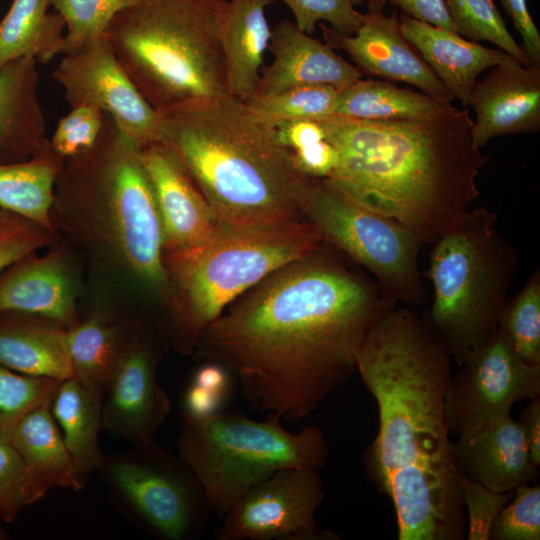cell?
<instances>
[{"mask_svg":"<svg viewBox=\"0 0 540 540\" xmlns=\"http://www.w3.org/2000/svg\"><path fill=\"white\" fill-rule=\"evenodd\" d=\"M350 258L323 242L244 292L194 352L234 375L256 411L299 421L357 369L372 327L396 306Z\"/></svg>","mask_w":540,"mask_h":540,"instance_id":"1","label":"cell"},{"mask_svg":"<svg viewBox=\"0 0 540 540\" xmlns=\"http://www.w3.org/2000/svg\"><path fill=\"white\" fill-rule=\"evenodd\" d=\"M451 357L405 306L369 331L357 369L374 397L378 433L364 454L394 505L400 540H464L467 518L445 414Z\"/></svg>","mask_w":540,"mask_h":540,"instance_id":"2","label":"cell"},{"mask_svg":"<svg viewBox=\"0 0 540 540\" xmlns=\"http://www.w3.org/2000/svg\"><path fill=\"white\" fill-rule=\"evenodd\" d=\"M338 152L327 180L369 209L433 244L461 223L479 196L488 161L467 108L429 120H319Z\"/></svg>","mask_w":540,"mask_h":540,"instance_id":"3","label":"cell"},{"mask_svg":"<svg viewBox=\"0 0 540 540\" xmlns=\"http://www.w3.org/2000/svg\"><path fill=\"white\" fill-rule=\"evenodd\" d=\"M212 208L233 225L304 220L311 178L297 168L275 126L228 96L163 115L159 140Z\"/></svg>","mask_w":540,"mask_h":540,"instance_id":"4","label":"cell"},{"mask_svg":"<svg viewBox=\"0 0 540 540\" xmlns=\"http://www.w3.org/2000/svg\"><path fill=\"white\" fill-rule=\"evenodd\" d=\"M140 150L106 114L94 146L65 159L51 217L54 227L61 222L125 274L166 294L163 228Z\"/></svg>","mask_w":540,"mask_h":540,"instance_id":"5","label":"cell"},{"mask_svg":"<svg viewBox=\"0 0 540 540\" xmlns=\"http://www.w3.org/2000/svg\"><path fill=\"white\" fill-rule=\"evenodd\" d=\"M229 0H134L105 30L116 58L160 114L231 96L221 45Z\"/></svg>","mask_w":540,"mask_h":540,"instance_id":"6","label":"cell"},{"mask_svg":"<svg viewBox=\"0 0 540 540\" xmlns=\"http://www.w3.org/2000/svg\"><path fill=\"white\" fill-rule=\"evenodd\" d=\"M322 243L319 232L305 220L257 225L218 222L201 246L164 255L171 344L183 354L194 352L204 331L230 303Z\"/></svg>","mask_w":540,"mask_h":540,"instance_id":"7","label":"cell"},{"mask_svg":"<svg viewBox=\"0 0 540 540\" xmlns=\"http://www.w3.org/2000/svg\"><path fill=\"white\" fill-rule=\"evenodd\" d=\"M518 266L497 215L471 208L452 232L433 243L425 276L433 301L422 319L431 336L462 366L497 334Z\"/></svg>","mask_w":540,"mask_h":540,"instance_id":"8","label":"cell"},{"mask_svg":"<svg viewBox=\"0 0 540 540\" xmlns=\"http://www.w3.org/2000/svg\"><path fill=\"white\" fill-rule=\"evenodd\" d=\"M282 418L265 420L241 412L183 413L178 456L199 480L209 509L222 517L251 486L290 467L321 469L328 458L327 440L316 427L297 433Z\"/></svg>","mask_w":540,"mask_h":540,"instance_id":"9","label":"cell"},{"mask_svg":"<svg viewBox=\"0 0 540 540\" xmlns=\"http://www.w3.org/2000/svg\"><path fill=\"white\" fill-rule=\"evenodd\" d=\"M302 213L323 242L373 275L389 301L421 305L427 300L418 268L427 243L412 230L369 209L327 179L311 178Z\"/></svg>","mask_w":540,"mask_h":540,"instance_id":"10","label":"cell"},{"mask_svg":"<svg viewBox=\"0 0 540 540\" xmlns=\"http://www.w3.org/2000/svg\"><path fill=\"white\" fill-rule=\"evenodd\" d=\"M104 455L99 468L114 507L164 540L199 537L210 512L203 488L179 456L154 442Z\"/></svg>","mask_w":540,"mask_h":540,"instance_id":"11","label":"cell"},{"mask_svg":"<svg viewBox=\"0 0 540 540\" xmlns=\"http://www.w3.org/2000/svg\"><path fill=\"white\" fill-rule=\"evenodd\" d=\"M319 469L276 471L246 490L222 516L218 540L339 539L320 530L315 514L324 499Z\"/></svg>","mask_w":540,"mask_h":540,"instance_id":"12","label":"cell"},{"mask_svg":"<svg viewBox=\"0 0 540 540\" xmlns=\"http://www.w3.org/2000/svg\"><path fill=\"white\" fill-rule=\"evenodd\" d=\"M446 386L444 407L450 434L466 437L510 415L519 401L540 395V367L526 364L499 330Z\"/></svg>","mask_w":540,"mask_h":540,"instance_id":"13","label":"cell"},{"mask_svg":"<svg viewBox=\"0 0 540 540\" xmlns=\"http://www.w3.org/2000/svg\"><path fill=\"white\" fill-rule=\"evenodd\" d=\"M52 76L71 108L89 105L103 110L140 149L158 142L163 115L137 89L105 35L63 54Z\"/></svg>","mask_w":540,"mask_h":540,"instance_id":"14","label":"cell"},{"mask_svg":"<svg viewBox=\"0 0 540 540\" xmlns=\"http://www.w3.org/2000/svg\"><path fill=\"white\" fill-rule=\"evenodd\" d=\"M155 340L140 326L133 334L107 384L102 428L132 445L154 442L170 413V399L161 387Z\"/></svg>","mask_w":540,"mask_h":540,"instance_id":"15","label":"cell"},{"mask_svg":"<svg viewBox=\"0 0 540 540\" xmlns=\"http://www.w3.org/2000/svg\"><path fill=\"white\" fill-rule=\"evenodd\" d=\"M325 43L347 52L361 73L418 87L440 101L455 100L418 51L405 38L398 13H365L353 35L342 34L320 23Z\"/></svg>","mask_w":540,"mask_h":540,"instance_id":"16","label":"cell"},{"mask_svg":"<svg viewBox=\"0 0 540 540\" xmlns=\"http://www.w3.org/2000/svg\"><path fill=\"white\" fill-rule=\"evenodd\" d=\"M468 105L475 111L472 137L478 148L492 138L533 134L540 129V67L512 56L477 81Z\"/></svg>","mask_w":540,"mask_h":540,"instance_id":"17","label":"cell"},{"mask_svg":"<svg viewBox=\"0 0 540 540\" xmlns=\"http://www.w3.org/2000/svg\"><path fill=\"white\" fill-rule=\"evenodd\" d=\"M157 202L163 256L195 249L214 233L218 220L194 182L160 142L140 150Z\"/></svg>","mask_w":540,"mask_h":540,"instance_id":"18","label":"cell"},{"mask_svg":"<svg viewBox=\"0 0 540 540\" xmlns=\"http://www.w3.org/2000/svg\"><path fill=\"white\" fill-rule=\"evenodd\" d=\"M268 50L273 62L261 69L255 96L305 85L341 89L363 76L331 46L301 31L289 20H282L272 28Z\"/></svg>","mask_w":540,"mask_h":540,"instance_id":"19","label":"cell"},{"mask_svg":"<svg viewBox=\"0 0 540 540\" xmlns=\"http://www.w3.org/2000/svg\"><path fill=\"white\" fill-rule=\"evenodd\" d=\"M453 455L460 474L499 493L515 490L539 475L522 426L511 415L457 438Z\"/></svg>","mask_w":540,"mask_h":540,"instance_id":"20","label":"cell"},{"mask_svg":"<svg viewBox=\"0 0 540 540\" xmlns=\"http://www.w3.org/2000/svg\"><path fill=\"white\" fill-rule=\"evenodd\" d=\"M52 320L66 329L78 323L73 279L60 251L31 252L0 273V312Z\"/></svg>","mask_w":540,"mask_h":540,"instance_id":"21","label":"cell"},{"mask_svg":"<svg viewBox=\"0 0 540 540\" xmlns=\"http://www.w3.org/2000/svg\"><path fill=\"white\" fill-rule=\"evenodd\" d=\"M398 18L405 38L464 107L478 76L510 56L501 49L485 47L405 13L400 12Z\"/></svg>","mask_w":540,"mask_h":540,"instance_id":"22","label":"cell"},{"mask_svg":"<svg viewBox=\"0 0 540 540\" xmlns=\"http://www.w3.org/2000/svg\"><path fill=\"white\" fill-rule=\"evenodd\" d=\"M45 128L37 61L8 63L0 70V163L32 157L46 139Z\"/></svg>","mask_w":540,"mask_h":540,"instance_id":"23","label":"cell"},{"mask_svg":"<svg viewBox=\"0 0 540 540\" xmlns=\"http://www.w3.org/2000/svg\"><path fill=\"white\" fill-rule=\"evenodd\" d=\"M66 328L36 315L0 312V364L38 377H74Z\"/></svg>","mask_w":540,"mask_h":540,"instance_id":"24","label":"cell"},{"mask_svg":"<svg viewBox=\"0 0 540 540\" xmlns=\"http://www.w3.org/2000/svg\"><path fill=\"white\" fill-rule=\"evenodd\" d=\"M274 0H229L221 33L228 90L243 102L255 96L271 31L266 8Z\"/></svg>","mask_w":540,"mask_h":540,"instance_id":"25","label":"cell"},{"mask_svg":"<svg viewBox=\"0 0 540 540\" xmlns=\"http://www.w3.org/2000/svg\"><path fill=\"white\" fill-rule=\"evenodd\" d=\"M109 313L96 310L66 330V342L74 378L102 402L111 375L137 330Z\"/></svg>","mask_w":540,"mask_h":540,"instance_id":"26","label":"cell"},{"mask_svg":"<svg viewBox=\"0 0 540 540\" xmlns=\"http://www.w3.org/2000/svg\"><path fill=\"white\" fill-rule=\"evenodd\" d=\"M101 401L74 377L62 380L51 399V412L70 454L77 491L99 470L104 453L99 446Z\"/></svg>","mask_w":540,"mask_h":540,"instance_id":"27","label":"cell"},{"mask_svg":"<svg viewBox=\"0 0 540 540\" xmlns=\"http://www.w3.org/2000/svg\"><path fill=\"white\" fill-rule=\"evenodd\" d=\"M64 161L46 138L29 159L0 163V208L57 234L51 212L56 179Z\"/></svg>","mask_w":540,"mask_h":540,"instance_id":"28","label":"cell"},{"mask_svg":"<svg viewBox=\"0 0 540 540\" xmlns=\"http://www.w3.org/2000/svg\"><path fill=\"white\" fill-rule=\"evenodd\" d=\"M452 103L379 80H357L338 89L336 114L363 120H429L453 111Z\"/></svg>","mask_w":540,"mask_h":540,"instance_id":"29","label":"cell"},{"mask_svg":"<svg viewBox=\"0 0 540 540\" xmlns=\"http://www.w3.org/2000/svg\"><path fill=\"white\" fill-rule=\"evenodd\" d=\"M50 404L39 406L20 420L9 440L46 493L54 488L77 491L73 463Z\"/></svg>","mask_w":540,"mask_h":540,"instance_id":"30","label":"cell"},{"mask_svg":"<svg viewBox=\"0 0 540 540\" xmlns=\"http://www.w3.org/2000/svg\"><path fill=\"white\" fill-rule=\"evenodd\" d=\"M52 2L13 0L0 22V70L19 58L46 63L62 54L65 22L57 12H48Z\"/></svg>","mask_w":540,"mask_h":540,"instance_id":"31","label":"cell"},{"mask_svg":"<svg viewBox=\"0 0 540 540\" xmlns=\"http://www.w3.org/2000/svg\"><path fill=\"white\" fill-rule=\"evenodd\" d=\"M338 89L329 85H305L244 102L261 120L277 126L295 120H321L336 114Z\"/></svg>","mask_w":540,"mask_h":540,"instance_id":"32","label":"cell"},{"mask_svg":"<svg viewBox=\"0 0 540 540\" xmlns=\"http://www.w3.org/2000/svg\"><path fill=\"white\" fill-rule=\"evenodd\" d=\"M516 354L532 367H540V272L536 269L521 290L508 299L499 329Z\"/></svg>","mask_w":540,"mask_h":540,"instance_id":"33","label":"cell"},{"mask_svg":"<svg viewBox=\"0 0 540 540\" xmlns=\"http://www.w3.org/2000/svg\"><path fill=\"white\" fill-rule=\"evenodd\" d=\"M445 4L459 35L475 42L489 41L522 65H532L493 0H446Z\"/></svg>","mask_w":540,"mask_h":540,"instance_id":"34","label":"cell"},{"mask_svg":"<svg viewBox=\"0 0 540 540\" xmlns=\"http://www.w3.org/2000/svg\"><path fill=\"white\" fill-rule=\"evenodd\" d=\"M61 381L23 374L0 364V437L9 439L20 420L50 402Z\"/></svg>","mask_w":540,"mask_h":540,"instance_id":"35","label":"cell"},{"mask_svg":"<svg viewBox=\"0 0 540 540\" xmlns=\"http://www.w3.org/2000/svg\"><path fill=\"white\" fill-rule=\"evenodd\" d=\"M134 0H53L52 6L65 22L62 54L104 36L113 17Z\"/></svg>","mask_w":540,"mask_h":540,"instance_id":"36","label":"cell"},{"mask_svg":"<svg viewBox=\"0 0 540 540\" xmlns=\"http://www.w3.org/2000/svg\"><path fill=\"white\" fill-rule=\"evenodd\" d=\"M540 539V486L522 484L499 511L490 528L489 540Z\"/></svg>","mask_w":540,"mask_h":540,"instance_id":"37","label":"cell"},{"mask_svg":"<svg viewBox=\"0 0 540 540\" xmlns=\"http://www.w3.org/2000/svg\"><path fill=\"white\" fill-rule=\"evenodd\" d=\"M45 494L10 440L0 437V498L14 516Z\"/></svg>","mask_w":540,"mask_h":540,"instance_id":"38","label":"cell"},{"mask_svg":"<svg viewBox=\"0 0 540 540\" xmlns=\"http://www.w3.org/2000/svg\"><path fill=\"white\" fill-rule=\"evenodd\" d=\"M106 113L94 106L81 105L71 108L63 116L49 139L53 149L64 159L91 149L96 143Z\"/></svg>","mask_w":540,"mask_h":540,"instance_id":"39","label":"cell"},{"mask_svg":"<svg viewBox=\"0 0 540 540\" xmlns=\"http://www.w3.org/2000/svg\"><path fill=\"white\" fill-rule=\"evenodd\" d=\"M291 10L296 26L311 35L317 23L325 21L336 31L353 35L365 14L358 12L350 0H281Z\"/></svg>","mask_w":540,"mask_h":540,"instance_id":"40","label":"cell"},{"mask_svg":"<svg viewBox=\"0 0 540 540\" xmlns=\"http://www.w3.org/2000/svg\"><path fill=\"white\" fill-rule=\"evenodd\" d=\"M57 234L0 208V273L23 256L51 244Z\"/></svg>","mask_w":540,"mask_h":540,"instance_id":"41","label":"cell"},{"mask_svg":"<svg viewBox=\"0 0 540 540\" xmlns=\"http://www.w3.org/2000/svg\"><path fill=\"white\" fill-rule=\"evenodd\" d=\"M467 518V540H489L490 528L499 511L513 497L514 490L499 493L459 473Z\"/></svg>","mask_w":540,"mask_h":540,"instance_id":"42","label":"cell"},{"mask_svg":"<svg viewBox=\"0 0 540 540\" xmlns=\"http://www.w3.org/2000/svg\"><path fill=\"white\" fill-rule=\"evenodd\" d=\"M368 13L382 12L387 4L401 9L402 13L446 30L456 32L445 0H366Z\"/></svg>","mask_w":540,"mask_h":540,"instance_id":"43","label":"cell"},{"mask_svg":"<svg viewBox=\"0 0 540 540\" xmlns=\"http://www.w3.org/2000/svg\"><path fill=\"white\" fill-rule=\"evenodd\" d=\"M297 168L308 178L327 179L338 164V152L326 139L290 152Z\"/></svg>","mask_w":540,"mask_h":540,"instance_id":"44","label":"cell"},{"mask_svg":"<svg viewBox=\"0 0 540 540\" xmlns=\"http://www.w3.org/2000/svg\"><path fill=\"white\" fill-rule=\"evenodd\" d=\"M522 39L527 58L540 67V33L529 13L527 0H499Z\"/></svg>","mask_w":540,"mask_h":540,"instance_id":"45","label":"cell"},{"mask_svg":"<svg viewBox=\"0 0 540 540\" xmlns=\"http://www.w3.org/2000/svg\"><path fill=\"white\" fill-rule=\"evenodd\" d=\"M280 140L290 151L325 140V131L319 120H295L276 126Z\"/></svg>","mask_w":540,"mask_h":540,"instance_id":"46","label":"cell"},{"mask_svg":"<svg viewBox=\"0 0 540 540\" xmlns=\"http://www.w3.org/2000/svg\"><path fill=\"white\" fill-rule=\"evenodd\" d=\"M227 397L191 382L184 395L183 413L203 416L221 411Z\"/></svg>","mask_w":540,"mask_h":540,"instance_id":"47","label":"cell"},{"mask_svg":"<svg viewBox=\"0 0 540 540\" xmlns=\"http://www.w3.org/2000/svg\"><path fill=\"white\" fill-rule=\"evenodd\" d=\"M523 429L534 463L540 466V395L531 399L522 410L518 421Z\"/></svg>","mask_w":540,"mask_h":540,"instance_id":"48","label":"cell"},{"mask_svg":"<svg viewBox=\"0 0 540 540\" xmlns=\"http://www.w3.org/2000/svg\"><path fill=\"white\" fill-rule=\"evenodd\" d=\"M16 517L8 505L0 498V520L6 523L12 522Z\"/></svg>","mask_w":540,"mask_h":540,"instance_id":"49","label":"cell"},{"mask_svg":"<svg viewBox=\"0 0 540 540\" xmlns=\"http://www.w3.org/2000/svg\"><path fill=\"white\" fill-rule=\"evenodd\" d=\"M0 522H2L0 520ZM6 537V532L4 531V529L2 528L1 524H0V540L1 539H4Z\"/></svg>","mask_w":540,"mask_h":540,"instance_id":"50","label":"cell"},{"mask_svg":"<svg viewBox=\"0 0 540 540\" xmlns=\"http://www.w3.org/2000/svg\"><path fill=\"white\" fill-rule=\"evenodd\" d=\"M350 1H351V3L355 6V5H358V4L363 3V2L366 1V0H350Z\"/></svg>","mask_w":540,"mask_h":540,"instance_id":"51","label":"cell"}]
</instances>
